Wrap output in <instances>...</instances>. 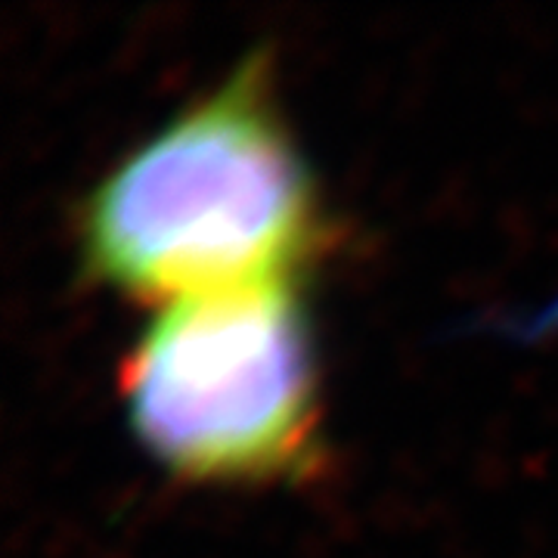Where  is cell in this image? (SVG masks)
Returning a JSON list of instances; mask_svg holds the SVG:
<instances>
[{"mask_svg": "<svg viewBox=\"0 0 558 558\" xmlns=\"http://www.w3.org/2000/svg\"><path fill=\"white\" fill-rule=\"evenodd\" d=\"M78 242L94 277L159 304L292 279L319 242V211L264 53L97 180Z\"/></svg>", "mask_w": 558, "mask_h": 558, "instance_id": "obj_1", "label": "cell"}, {"mask_svg": "<svg viewBox=\"0 0 558 558\" xmlns=\"http://www.w3.org/2000/svg\"><path fill=\"white\" fill-rule=\"evenodd\" d=\"M124 413L174 475H295L314 447V360L292 279L159 304L121 366Z\"/></svg>", "mask_w": 558, "mask_h": 558, "instance_id": "obj_2", "label": "cell"}]
</instances>
